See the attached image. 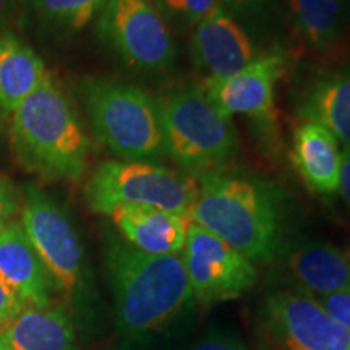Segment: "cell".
Listing matches in <instances>:
<instances>
[{
  "label": "cell",
  "instance_id": "d6986e66",
  "mask_svg": "<svg viewBox=\"0 0 350 350\" xmlns=\"http://www.w3.org/2000/svg\"><path fill=\"white\" fill-rule=\"evenodd\" d=\"M297 112L350 148V70L317 78L301 94Z\"/></svg>",
  "mask_w": 350,
  "mask_h": 350
},
{
  "label": "cell",
  "instance_id": "d4e9b609",
  "mask_svg": "<svg viewBox=\"0 0 350 350\" xmlns=\"http://www.w3.org/2000/svg\"><path fill=\"white\" fill-rule=\"evenodd\" d=\"M18 211V196L8 178L0 175V232Z\"/></svg>",
  "mask_w": 350,
  "mask_h": 350
},
{
  "label": "cell",
  "instance_id": "5b68a950",
  "mask_svg": "<svg viewBox=\"0 0 350 350\" xmlns=\"http://www.w3.org/2000/svg\"><path fill=\"white\" fill-rule=\"evenodd\" d=\"M165 154L188 172H219L235 154L237 135L230 117L209 100L201 86L174 90L157 99Z\"/></svg>",
  "mask_w": 350,
  "mask_h": 350
},
{
  "label": "cell",
  "instance_id": "ac0fdd59",
  "mask_svg": "<svg viewBox=\"0 0 350 350\" xmlns=\"http://www.w3.org/2000/svg\"><path fill=\"white\" fill-rule=\"evenodd\" d=\"M287 269L301 287L318 299L350 288V262L327 242L300 243L288 253Z\"/></svg>",
  "mask_w": 350,
  "mask_h": 350
},
{
  "label": "cell",
  "instance_id": "6da1fadb",
  "mask_svg": "<svg viewBox=\"0 0 350 350\" xmlns=\"http://www.w3.org/2000/svg\"><path fill=\"white\" fill-rule=\"evenodd\" d=\"M106 269L117 327L131 342L164 327L193 297L178 255H148L125 240L111 239Z\"/></svg>",
  "mask_w": 350,
  "mask_h": 350
},
{
  "label": "cell",
  "instance_id": "2e32d148",
  "mask_svg": "<svg viewBox=\"0 0 350 350\" xmlns=\"http://www.w3.org/2000/svg\"><path fill=\"white\" fill-rule=\"evenodd\" d=\"M47 73L41 57L18 34L0 33V117L10 119Z\"/></svg>",
  "mask_w": 350,
  "mask_h": 350
},
{
  "label": "cell",
  "instance_id": "9a60e30c",
  "mask_svg": "<svg viewBox=\"0 0 350 350\" xmlns=\"http://www.w3.org/2000/svg\"><path fill=\"white\" fill-rule=\"evenodd\" d=\"M340 154L339 142L321 125L305 120L295 129L292 163L313 193L323 196L338 193Z\"/></svg>",
  "mask_w": 350,
  "mask_h": 350
},
{
  "label": "cell",
  "instance_id": "7402d4cb",
  "mask_svg": "<svg viewBox=\"0 0 350 350\" xmlns=\"http://www.w3.org/2000/svg\"><path fill=\"white\" fill-rule=\"evenodd\" d=\"M165 18L178 23L196 26L201 20L208 18L221 7L219 0H156Z\"/></svg>",
  "mask_w": 350,
  "mask_h": 350
},
{
  "label": "cell",
  "instance_id": "f1b7e54d",
  "mask_svg": "<svg viewBox=\"0 0 350 350\" xmlns=\"http://www.w3.org/2000/svg\"><path fill=\"white\" fill-rule=\"evenodd\" d=\"M16 10H18L16 0H0V33L5 31Z\"/></svg>",
  "mask_w": 350,
  "mask_h": 350
},
{
  "label": "cell",
  "instance_id": "4fadbf2b",
  "mask_svg": "<svg viewBox=\"0 0 350 350\" xmlns=\"http://www.w3.org/2000/svg\"><path fill=\"white\" fill-rule=\"evenodd\" d=\"M0 279L25 305L52 304L55 286L20 221L8 222L0 232Z\"/></svg>",
  "mask_w": 350,
  "mask_h": 350
},
{
  "label": "cell",
  "instance_id": "44dd1931",
  "mask_svg": "<svg viewBox=\"0 0 350 350\" xmlns=\"http://www.w3.org/2000/svg\"><path fill=\"white\" fill-rule=\"evenodd\" d=\"M18 8L52 33H78L99 15L106 0H16Z\"/></svg>",
  "mask_w": 350,
  "mask_h": 350
},
{
  "label": "cell",
  "instance_id": "30bf717a",
  "mask_svg": "<svg viewBox=\"0 0 350 350\" xmlns=\"http://www.w3.org/2000/svg\"><path fill=\"white\" fill-rule=\"evenodd\" d=\"M265 317L271 334L287 350H350V331L310 295L274 292L265 304Z\"/></svg>",
  "mask_w": 350,
  "mask_h": 350
},
{
  "label": "cell",
  "instance_id": "3957f363",
  "mask_svg": "<svg viewBox=\"0 0 350 350\" xmlns=\"http://www.w3.org/2000/svg\"><path fill=\"white\" fill-rule=\"evenodd\" d=\"M190 219L250 261H269L278 253V198L273 188L256 178L222 170L200 175Z\"/></svg>",
  "mask_w": 350,
  "mask_h": 350
},
{
  "label": "cell",
  "instance_id": "7c38bea8",
  "mask_svg": "<svg viewBox=\"0 0 350 350\" xmlns=\"http://www.w3.org/2000/svg\"><path fill=\"white\" fill-rule=\"evenodd\" d=\"M191 57L204 78H226L247 67L256 55L247 31L219 8L195 26Z\"/></svg>",
  "mask_w": 350,
  "mask_h": 350
},
{
  "label": "cell",
  "instance_id": "9c48e42d",
  "mask_svg": "<svg viewBox=\"0 0 350 350\" xmlns=\"http://www.w3.org/2000/svg\"><path fill=\"white\" fill-rule=\"evenodd\" d=\"M183 252L195 299L206 304L237 299L255 286L258 273L253 261L195 222L188 226Z\"/></svg>",
  "mask_w": 350,
  "mask_h": 350
},
{
  "label": "cell",
  "instance_id": "f546056e",
  "mask_svg": "<svg viewBox=\"0 0 350 350\" xmlns=\"http://www.w3.org/2000/svg\"><path fill=\"white\" fill-rule=\"evenodd\" d=\"M0 350H10V349H8L7 342H5V339H3L2 331H0Z\"/></svg>",
  "mask_w": 350,
  "mask_h": 350
},
{
  "label": "cell",
  "instance_id": "8fae6325",
  "mask_svg": "<svg viewBox=\"0 0 350 350\" xmlns=\"http://www.w3.org/2000/svg\"><path fill=\"white\" fill-rule=\"evenodd\" d=\"M286 57L274 51L255 57L247 67L226 78H204L201 88L227 117L247 116L266 120L274 116V88L281 78Z\"/></svg>",
  "mask_w": 350,
  "mask_h": 350
},
{
  "label": "cell",
  "instance_id": "484cf974",
  "mask_svg": "<svg viewBox=\"0 0 350 350\" xmlns=\"http://www.w3.org/2000/svg\"><path fill=\"white\" fill-rule=\"evenodd\" d=\"M221 7L232 16L250 18L266 10L269 0H219Z\"/></svg>",
  "mask_w": 350,
  "mask_h": 350
},
{
  "label": "cell",
  "instance_id": "cb8c5ba5",
  "mask_svg": "<svg viewBox=\"0 0 350 350\" xmlns=\"http://www.w3.org/2000/svg\"><path fill=\"white\" fill-rule=\"evenodd\" d=\"M25 306L18 295L0 279V331L5 329Z\"/></svg>",
  "mask_w": 350,
  "mask_h": 350
},
{
  "label": "cell",
  "instance_id": "603a6c76",
  "mask_svg": "<svg viewBox=\"0 0 350 350\" xmlns=\"http://www.w3.org/2000/svg\"><path fill=\"white\" fill-rule=\"evenodd\" d=\"M318 301L334 321L350 331V288L321 297Z\"/></svg>",
  "mask_w": 350,
  "mask_h": 350
},
{
  "label": "cell",
  "instance_id": "8992f818",
  "mask_svg": "<svg viewBox=\"0 0 350 350\" xmlns=\"http://www.w3.org/2000/svg\"><path fill=\"white\" fill-rule=\"evenodd\" d=\"M196 195L198 182L191 177L143 161H106L85 185L88 206L107 216L125 204H142L190 219Z\"/></svg>",
  "mask_w": 350,
  "mask_h": 350
},
{
  "label": "cell",
  "instance_id": "4316f807",
  "mask_svg": "<svg viewBox=\"0 0 350 350\" xmlns=\"http://www.w3.org/2000/svg\"><path fill=\"white\" fill-rule=\"evenodd\" d=\"M195 350H247L245 345L234 336L226 334H209L201 342H198Z\"/></svg>",
  "mask_w": 350,
  "mask_h": 350
},
{
  "label": "cell",
  "instance_id": "277c9868",
  "mask_svg": "<svg viewBox=\"0 0 350 350\" xmlns=\"http://www.w3.org/2000/svg\"><path fill=\"white\" fill-rule=\"evenodd\" d=\"M80 96L96 138L124 161L152 163L165 156L159 103L142 88L86 78Z\"/></svg>",
  "mask_w": 350,
  "mask_h": 350
},
{
  "label": "cell",
  "instance_id": "ffe728a7",
  "mask_svg": "<svg viewBox=\"0 0 350 350\" xmlns=\"http://www.w3.org/2000/svg\"><path fill=\"white\" fill-rule=\"evenodd\" d=\"M288 21L313 51H327L338 42L349 13V0H282Z\"/></svg>",
  "mask_w": 350,
  "mask_h": 350
},
{
  "label": "cell",
  "instance_id": "5bb4252c",
  "mask_svg": "<svg viewBox=\"0 0 350 350\" xmlns=\"http://www.w3.org/2000/svg\"><path fill=\"white\" fill-rule=\"evenodd\" d=\"M125 242L148 255H178L187 242L190 219L165 209L125 204L111 214Z\"/></svg>",
  "mask_w": 350,
  "mask_h": 350
},
{
  "label": "cell",
  "instance_id": "83f0119b",
  "mask_svg": "<svg viewBox=\"0 0 350 350\" xmlns=\"http://www.w3.org/2000/svg\"><path fill=\"white\" fill-rule=\"evenodd\" d=\"M339 193L342 195L350 209V148H344L340 154V170H339Z\"/></svg>",
  "mask_w": 350,
  "mask_h": 350
},
{
  "label": "cell",
  "instance_id": "52a82bcc",
  "mask_svg": "<svg viewBox=\"0 0 350 350\" xmlns=\"http://www.w3.org/2000/svg\"><path fill=\"white\" fill-rule=\"evenodd\" d=\"M96 31L130 68L161 72L175 60L172 31L156 0H106Z\"/></svg>",
  "mask_w": 350,
  "mask_h": 350
},
{
  "label": "cell",
  "instance_id": "ba28073f",
  "mask_svg": "<svg viewBox=\"0 0 350 350\" xmlns=\"http://www.w3.org/2000/svg\"><path fill=\"white\" fill-rule=\"evenodd\" d=\"M20 222L54 286L65 295H77L85 284V253L67 213L38 187L28 185Z\"/></svg>",
  "mask_w": 350,
  "mask_h": 350
},
{
  "label": "cell",
  "instance_id": "e0dca14e",
  "mask_svg": "<svg viewBox=\"0 0 350 350\" xmlns=\"http://www.w3.org/2000/svg\"><path fill=\"white\" fill-rule=\"evenodd\" d=\"M2 334L10 350H77L73 325L59 305H26Z\"/></svg>",
  "mask_w": 350,
  "mask_h": 350
},
{
  "label": "cell",
  "instance_id": "7a4b0ae2",
  "mask_svg": "<svg viewBox=\"0 0 350 350\" xmlns=\"http://www.w3.org/2000/svg\"><path fill=\"white\" fill-rule=\"evenodd\" d=\"M16 161L46 180H78L86 172L90 139L77 109L51 73L10 117Z\"/></svg>",
  "mask_w": 350,
  "mask_h": 350
}]
</instances>
